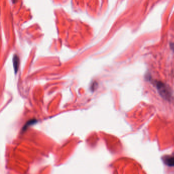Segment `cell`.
Instances as JSON below:
<instances>
[{
    "label": "cell",
    "mask_w": 174,
    "mask_h": 174,
    "mask_svg": "<svg viewBox=\"0 0 174 174\" xmlns=\"http://www.w3.org/2000/svg\"><path fill=\"white\" fill-rule=\"evenodd\" d=\"M155 85L159 94L163 98L166 100H170L171 98V93L168 86L163 82L160 81H155Z\"/></svg>",
    "instance_id": "obj_1"
},
{
    "label": "cell",
    "mask_w": 174,
    "mask_h": 174,
    "mask_svg": "<svg viewBox=\"0 0 174 174\" xmlns=\"http://www.w3.org/2000/svg\"><path fill=\"white\" fill-rule=\"evenodd\" d=\"M162 159L163 163L166 166L170 167H174V156L166 155L162 157Z\"/></svg>",
    "instance_id": "obj_2"
},
{
    "label": "cell",
    "mask_w": 174,
    "mask_h": 174,
    "mask_svg": "<svg viewBox=\"0 0 174 174\" xmlns=\"http://www.w3.org/2000/svg\"><path fill=\"white\" fill-rule=\"evenodd\" d=\"M13 65H14V67L15 69V72H17L19 65V58L17 55H15L14 56V58L13 59Z\"/></svg>",
    "instance_id": "obj_3"
},
{
    "label": "cell",
    "mask_w": 174,
    "mask_h": 174,
    "mask_svg": "<svg viewBox=\"0 0 174 174\" xmlns=\"http://www.w3.org/2000/svg\"><path fill=\"white\" fill-rule=\"evenodd\" d=\"M171 48L173 51H174V43L171 44Z\"/></svg>",
    "instance_id": "obj_4"
}]
</instances>
